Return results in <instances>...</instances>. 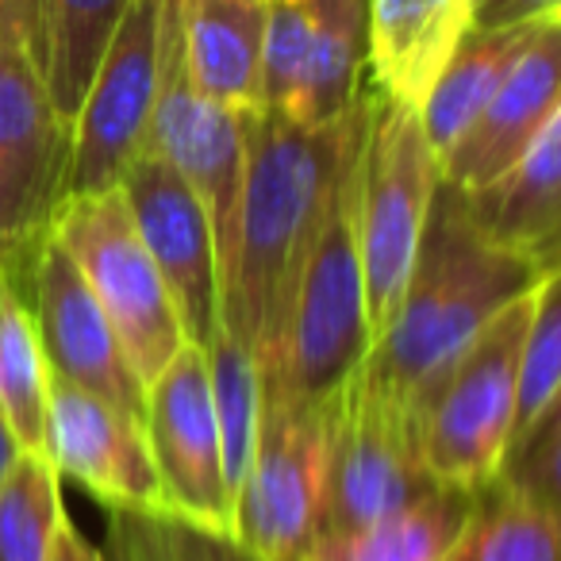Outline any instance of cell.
<instances>
[{
  "label": "cell",
  "mask_w": 561,
  "mask_h": 561,
  "mask_svg": "<svg viewBox=\"0 0 561 561\" xmlns=\"http://www.w3.org/2000/svg\"><path fill=\"white\" fill-rule=\"evenodd\" d=\"M204 358H208L211 404H216L219 443H224V469L231 489H239L254 454L257 420H262V366L254 351L242 346L224 323L204 346Z\"/></svg>",
  "instance_id": "cell-27"
},
{
  "label": "cell",
  "mask_w": 561,
  "mask_h": 561,
  "mask_svg": "<svg viewBox=\"0 0 561 561\" xmlns=\"http://www.w3.org/2000/svg\"><path fill=\"white\" fill-rule=\"evenodd\" d=\"M165 0H131L70 124L66 196L119 188L142 154L162 85Z\"/></svg>",
  "instance_id": "cell-10"
},
{
  "label": "cell",
  "mask_w": 561,
  "mask_h": 561,
  "mask_svg": "<svg viewBox=\"0 0 561 561\" xmlns=\"http://www.w3.org/2000/svg\"><path fill=\"white\" fill-rule=\"evenodd\" d=\"M538 277L527 257L484 231L466 188L443 178L404 297L362 366L377 385L415 404L423 385L492 316L527 297Z\"/></svg>",
  "instance_id": "cell-2"
},
{
  "label": "cell",
  "mask_w": 561,
  "mask_h": 561,
  "mask_svg": "<svg viewBox=\"0 0 561 561\" xmlns=\"http://www.w3.org/2000/svg\"><path fill=\"white\" fill-rule=\"evenodd\" d=\"M47 561H108L85 535L78 530V523L66 515L62 527L55 535V546H50V558Z\"/></svg>",
  "instance_id": "cell-34"
},
{
  "label": "cell",
  "mask_w": 561,
  "mask_h": 561,
  "mask_svg": "<svg viewBox=\"0 0 561 561\" xmlns=\"http://www.w3.org/2000/svg\"><path fill=\"white\" fill-rule=\"evenodd\" d=\"M24 450V446L16 443V435H12V427H9V420H4V412H0V473L12 466V458Z\"/></svg>",
  "instance_id": "cell-36"
},
{
  "label": "cell",
  "mask_w": 561,
  "mask_h": 561,
  "mask_svg": "<svg viewBox=\"0 0 561 561\" xmlns=\"http://www.w3.org/2000/svg\"><path fill=\"white\" fill-rule=\"evenodd\" d=\"M561 0H473V27H519L558 16Z\"/></svg>",
  "instance_id": "cell-32"
},
{
  "label": "cell",
  "mask_w": 561,
  "mask_h": 561,
  "mask_svg": "<svg viewBox=\"0 0 561 561\" xmlns=\"http://www.w3.org/2000/svg\"><path fill=\"white\" fill-rule=\"evenodd\" d=\"M270 0H173L181 58L204 96L262 108V39Z\"/></svg>",
  "instance_id": "cell-19"
},
{
  "label": "cell",
  "mask_w": 561,
  "mask_h": 561,
  "mask_svg": "<svg viewBox=\"0 0 561 561\" xmlns=\"http://www.w3.org/2000/svg\"><path fill=\"white\" fill-rule=\"evenodd\" d=\"M561 392V265L546 270L530 293L519 369V443Z\"/></svg>",
  "instance_id": "cell-29"
},
{
  "label": "cell",
  "mask_w": 561,
  "mask_h": 561,
  "mask_svg": "<svg viewBox=\"0 0 561 561\" xmlns=\"http://www.w3.org/2000/svg\"><path fill=\"white\" fill-rule=\"evenodd\" d=\"M530 293L492 316L415 397L420 446L438 484L484 492L504 473L519 435V369Z\"/></svg>",
  "instance_id": "cell-3"
},
{
  "label": "cell",
  "mask_w": 561,
  "mask_h": 561,
  "mask_svg": "<svg viewBox=\"0 0 561 561\" xmlns=\"http://www.w3.org/2000/svg\"><path fill=\"white\" fill-rule=\"evenodd\" d=\"M247 116L250 112L227 108V104L211 101L193 85L185 58H181L173 0H165L162 85H158L154 116H150L147 147L142 150L165 158L208 208L224 280L234 250L242 178H247Z\"/></svg>",
  "instance_id": "cell-11"
},
{
  "label": "cell",
  "mask_w": 561,
  "mask_h": 561,
  "mask_svg": "<svg viewBox=\"0 0 561 561\" xmlns=\"http://www.w3.org/2000/svg\"><path fill=\"white\" fill-rule=\"evenodd\" d=\"M70 124L58 116L32 55L0 47V270L27 277L66 201Z\"/></svg>",
  "instance_id": "cell-9"
},
{
  "label": "cell",
  "mask_w": 561,
  "mask_h": 561,
  "mask_svg": "<svg viewBox=\"0 0 561 561\" xmlns=\"http://www.w3.org/2000/svg\"><path fill=\"white\" fill-rule=\"evenodd\" d=\"M312 4V55L293 119L331 124L362 101L369 70L366 0H308Z\"/></svg>",
  "instance_id": "cell-22"
},
{
  "label": "cell",
  "mask_w": 561,
  "mask_h": 561,
  "mask_svg": "<svg viewBox=\"0 0 561 561\" xmlns=\"http://www.w3.org/2000/svg\"><path fill=\"white\" fill-rule=\"evenodd\" d=\"M142 427L165 492V515L231 538L234 489L224 469L204 346L188 343L147 385Z\"/></svg>",
  "instance_id": "cell-12"
},
{
  "label": "cell",
  "mask_w": 561,
  "mask_h": 561,
  "mask_svg": "<svg viewBox=\"0 0 561 561\" xmlns=\"http://www.w3.org/2000/svg\"><path fill=\"white\" fill-rule=\"evenodd\" d=\"M43 454L58 477L93 492L108 512H165L162 477L139 415L70 381H50Z\"/></svg>",
  "instance_id": "cell-15"
},
{
  "label": "cell",
  "mask_w": 561,
  "mask_h": 561,
  "mask_svg": "<svg viewBox=\"0 0 561 561\" xmlns=\"http://www.w3.org/2000/svg\"><path fill=\"white\" fill-rule=\"evenodd\" d=\"M127 4L131 0H39V73L66 124L78 116Z\"/></svg>",
  "instance_id": "cell-23"
},
{
  "label": "cell",
  "mask_w": 561,
  "mask_h": 561,
  "mask_svg": "<svg viewBox=\"0 0 561 561\" xmlns=\"http://www.w3.org/2000/svg\"><path fill=\"white\" fill-rule=\"evenodd\" d=\"M62 519L58 469L43 450H20L0 473V561H47Z\"/></svg>",
  "instance_id": "cell-26"
},
{
  "label": "cell",
  "mask_w": 561,
  "mask_h": 561,
  "mask_svg": "<svg viewBox=\"0 0 561 561\" xmlns=\"http://www.w3.org/2000/svg\"><path fill=\"white\" fill-rule=\"evenodd\" d=\"M108 561H254L234 538L165 512H112Z\"/></svg>",
  "instance_id": "cell-28"
},
{
  "label": "cell",
  "mask_w": 561,
  "mask_h": 561,
  "mask_svg": "<svg viewBox=\"0 0 561 561\" xmlns=\"http://www.w3.org/2000/svg\"><path fill=\"white\" fill-rule=\"evenodd\" d=\"M561 104V12L535 24L527 47L519 50L515 66L477 124L458 139V147L443 158V178L450 185L477 193L492 185L500 173L530 147L538 131L550 124Z\"/></svg>",
  "instance_id": "cell-16"
},
{
  "label": "cell",
  "mask_w": 561,
  "mask_h": 561,
  "mask_svg": "<svg viewBox=\"0 0 561 561\" xmlns=\"http://www.w3.org/2000/svg\"><path fill=\"white\" fill-rule=\"evenodd\" d=\"M369 104L374 93H362L331 124H300L270 108L247 116V178L219 323L254 351L262 374L280 358L308 250L339 178L362 150Z\"/></svg>",
  "instance_id": "cell-1"
},
{
  "label": "cell",
  "mask_w": 561,
  "mask_h": 561,
  "mask_svg": "<svg viewBox=\"0 0 561 561\" xmlns=\"http://www.w3.org/2000/svg\"><path fill=\"white\" fill-rule=\"evenodd\" d=\"M0 47L24 50L39 66V0H0Z\"/></svg>",
  "instance_id": "cell-33"
},
{
  "label": "cell",
  "mask_w": 561,
  "mask_h": 561,
  "mask_svg": "<svg viewBox=\"0 0 561 561\" xmlns=\"http://www.w3.org/2000/svg\"><path fill=\"white\" fill-rule=\"evenodd\" d=\"M443 561H561V512L489 484Z\"/></svg>",
  "instance_id": "cell-25"
},
{
  "label": "cell",
  "mask_w": 561,
  "mask_h": 561,
  "mask_svg": "<svg viewBox=\"0 0 561 561\" xmlns=\"http://www.w3.org/2000/svg\"><path fill=\"white\" fill-rule=\"evenodd\" d=\"M312 55V4L270 0L262 39V108L293 116Z\"/></svg>",
  "instance_id": "cell-30"
},
{
  "label": "cell",
  "mask_w": 561,
  "mask_h": 561,
  "mask_svg": "<svg viewBox=\"0 0 561 561\" xmlns=\"http://www.w3.org/2000/svg\"><path fill=\"white\" fill-rule=\"evenodd\" d=\"M553 427H561V392H558V397H553V404L546 408L542 415H538V420H535V427H530L527 435H523L519 443L512 446V454H507V458H515V454H523V450H527V446H535L538 438H542V435H550ZM504 466H507V461H504Z\"/></svg>",
  "instance_id": "cell-35"
},
{
  "label": "cell",
  "mask_w": 561,
  "mask_h": 561,
  "mask_svg": "<svg viewBox=\"0 0 561 561\" xmlns=\"http://www.w3.org/2000/svg\"><path fill=\"white\" fill-rule=\"evenodd\" d=\"M496 484L515 489V492H523V496L561 512V427H553L550 435H542L535 446H527L523 454L507 458Z\"/></svg>",
  "instance_id": "cell-31"
},
{
  "label": "cell",
  "mask_w": 561,
  "mask_h": 561,
  "mask_svg": "<svg viewBox=\"0 0 561 561\" xmlns=\"http://www.w3.org/2000/svg\"><path fill=\"white\" fill-rule=\"evenodd\" d=\"M530 32H535V24L473 27V32L461 39V47L454 50V58L446 62V70L438 73L435 89H431L420 108V124H423V131H427L431 147L438 150V158L450 154L461 135L477 124L484 104L492 101L500 81H504L507 70L515 66L519 50L527 47Z\"/></svg>",
  "instance_id": "cell-21"
},
{
  "label": "cell",
  "mask_w": 561,
  "mask_h": 561,
  "mask_svg": "<svg viewBox=\"0 0 561 561\" xmlns=\"http://www.w3.org/2000/svg\"><path fill=\"white\" fill-rule=\"evenodd\" d=\"M335 397L293 400L262 389L250 466L234 489L231 538L254 561H297L312 546L328 504Z\"/></svg>",
  "instance_id": "cell-6"
},
{
  "label": "cell",
  "mask_w": 561,
  "mask_h": 561,
  "mask_svg": "<svg viewBox=\"0 0 561 561\" xmlns=\"http://www.w3.org/2000/svg\"><path fill=\"white\" fill-rule=\"evenodd\" d=\"M358 158L339 178L308 250L277 366L262 374V389L293 400L335 397L374 346L358 247Z\"/></svg>",
  "instance_id": "cell-4"
},
{
  "label": "cell",
  "mask_w": 561,
  "mask_h": 561,
  "mask_svg": "<svg viewBox=\"0 0 561 561\" xmlns=\"http://www.w3.org/2000/svg\"><path fill=\"white\" fill-rule=\"evenodd\" d=\"M27 305H32L35 328H39L50 377L96 392L142 420L147 385L135 374L116 328L89 289V280L81 277V270L55 234H47V242L35 254L32 277H27Z\"/></svg>",
  "instance_id": "cell-14"
},
{
  "label": "cell",
  "mask_w": 561,
  "mask_h": 561,
  "mask_svg": "<svg viewBox=\"0 0 561 561\" xmlns=\"http://www.w3.org/2000/svg\"><path fill=\"white\" fill-rule=\"evenodd\" d=\"M119 193L178 305L188 343L208 346V339L219 331V305H224V270H219L208 208L193 193V185L150 150H142L127 165Z\"/></svg>",
  "instance_id": "cell-13"
},
{
  "label": "cell",
  "mask_w": 561,
  "mask_h": 561,
  "mask_svg": "<svg viewBox=\"0 0 561 561\" xmlns=\"http://www.w3.org/2000/svg\"><path fill=\"white\" fill-rule=\"evenodd\" d=\"M481 227L538 273L561 265V104L492 185L469 193Z\"/></svg>",
  "instance_id": "cell-18"
},
{
  "label": "cell",
  "mask_w": 561,
  "mask_h": 561,
  "mask_svg": "<svg viewBox=\"0 0 561 561\" xmlns=\"http://www.w3.org/2000/svg\"><path fill=\"white\" fill-rule=\"evenodd\" d=\"M435 489L443 484L431 477L423 458L415 404L377 385L366 366H358L335 392L320 535L374 523Z\"/></svg>",
  "instance_id": "cell-8"
},
{
  "label": "cell",
  "mask_w": 561,
  "mask_h": 561,
  "mask_svg": "<svg viewBox=\"0 0 561 561\" xmlns=\"http://www.w3.org/2000/svg\"><path fill=\"white\" fill-rule=\"evenodd\" d=\"M50 234L62 242L93 297L116 328L142 385H150L188 346L162 273L142 242L119 188L78 193L58 204Z\"/></svg>",
  "instance_id": "cell-7"
},
{
  "label": "cell",
  "mask_w": 561,
  "mask_h": 561,
  "mask_svg": "<svg viewBox=\"0 0 561 561\" xmlns=\"http://www.w3.org/2000/svg\"><path fill=\"white\" fill-rule=\"evenodd\" d=\"M438 185L443 158L431 147L420 112L374 93L358 158V247L374 339L408 289Z\"/></svg>",
  "instance_id": "cell-5"
},
{
  "label": "cell",
  "mask_w": 561,
  "mask_h": 561,
  "mask_svg": "<svg viewBox=\"0 0 561 561\" xmlns=\"http://www.w3.org/2000/svg\"><path fill=\"white\" fill-rule=\"evenodd\" d=\"M366 12L374 93L420 112L454 50L473 32V0H366Z\"/></svg>",
  "instance_id": "cell-17"
},
{
  "label": "cell",
  "mask_w": 561,
  "mask_h": 561,
  "mask_svg": "<svg viewBox=\"0 0 561 561\" xmlns=\"http://www.w3.org/2000/svg\"><path fill=\"white\" fill-rule=\"evenodd\" d=\"M477 500L481 492L443 484L374 523L316 535L297 561H443L473 515Z\"/></svg>",
  "instance_id": "cell-20"
},
{
  "label": "cell",
  "mask_w": 561,
  "mask_h": 561,
  "mask_svg": "<svg viewBox=\"0 0 561 561\" xmlns=\"http://www.w3.org/2000/svg\"><path fill=\"white\" fill-rule=\"evenodd\" d=\"M50 381L27 293L0 270V412L24 450H43Z\"/></svg>",
  "instance_id": "cell-24"
}]
</instances>
